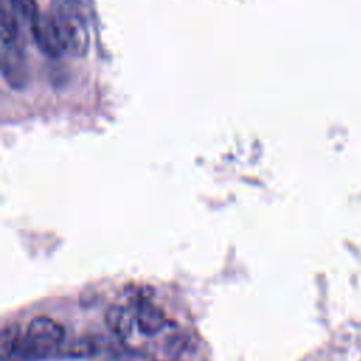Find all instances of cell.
<instances>
[{
	"label": "cell",
	"instance_id": "2",
	"mask_svg": "<svg viewBox=\"0 0 361 361\" xmlns=\"http://www.w3.org/2000/svg\"><path fill=\"white\" fill-rule=\"evenodd\" d=\"M31 31L35 44L42 54L51 58H58L63 51H66L51 14L39 13V16L31 24Z\"/></svg>",
	"mask_w": 361,
	"mask_h": 361
},
{
	"label": "cell",
	"instance_id": "9",
	"mask_svg": "<svg viewBox=\"0 0 361 361\" xmlns=\"http://www.w3.org/2000/svg\"><path fill=\"white\" fill-rule=\"evenodd\" d=\"M85 18L92 13V0H68Z\"/></svg>",
	"mask_w": 361,
	"mask_h": 361
},
{
	"label": "cell",
	"instance_id": "5",
	"mask_svg": "<svg viewBox=\"0 0 361 361\" xmlns=\"http://www.w3.org/2000/svg\"><path fill=\"white\" fill-rule=\"evenodd\" d=\"M23 62V56L16 49V45L3 47V72L13 86H16V83H23V75H25Z\"/></svg>",
	"mask_w": 361,
	"mask_h": 361
},
{
	"label": "cell",
	"instance_id": "7",
	"mask_svg": "<svg viewBox=\"0 0 361 361\" xmlns=\"http://www.w3.org/2000/svg\"><path fill=\"white\" fill-rule=\"evenodd\" d=\"M11 10L24 21L32 24L35 18L39 16L38 6L35 0H8Z\"/></svg>",
	"mask_w": 361,
	"mask_h": 361
},
{
	"label": "cell",
	"instance_id": "8",
	"mask_svg": "<svg viewBox=\"0 0 361 361\" xmlns=\"http://www.w3.org/2000/svg\"><path fill=\"white\" fill-rule=\"evenodd\" d=\"M94 353V345L92 341L86 338H79L71 343V345L66 348V355L75 357V358H83L89 357Z\"/></svg>",
	"mask_w": 361,
	"mask_h": 361
},
{
	"label": "cell",
	"instance_id": "1",
	"mask_svg": "<svg viewBox=\"0 0 361 361\" xmlns=\"http://www.w3.org/2000/svg\"><path fill=\"white\" fill-rule=\"evenodd\" d=\"M49 14L65 49L75 56L85 55L89 48V31L85 17L68 0H52Z\"/></svg>",
	"mask_w": 361,
	"mask_h": 361
},
{
	"label": "cell",
	"instance_id": "6",
	"mask_svg": "<svg viewBox=\"0 0 361 361\" xmlns=\"http://www.w3.org/2000/svg\"><path fill=\"white\" fill-rule=\"evenodd\" d=\"M18 37V24L14 18V13H10L6 7L1 11V44L3 47L16 45Z\"/></svg>",
	"mask_w": 361,
	"mask_h": 361
},
{
	"label": "cell",
	"instance_id": "4",
	"mask_svg": "<svg viewBox=\"0 0 361 361\" xmlns=\"http://www.w3.org/2000/svg\"><path fill=\"white\" fill-rule=\"evenodd\" d=\"M106 324L121 340H127L137 326L135 313L124 306H111L106 312Z\"/></svg>",
	"mask_w": 361,
	"mask_h": 361
},
{
	"label": "cell",
	"instance_id": "3",
	"mask_svg": "<svg viewBox=\"0 0 361 361\" xmlns=\"http://www.w3.org/2000/svg\"><path fill=\"white\" fill-rule=\"evenodd\" d=\"M135 313V322H137V327L140 331H142L144 334H157L158 331H161L166 323V317L165 313L151 305L149 302H140L134 310Z\"/></svg>",
	"mask_w": 361,
	"mask_h": 361
}]
</instances>
